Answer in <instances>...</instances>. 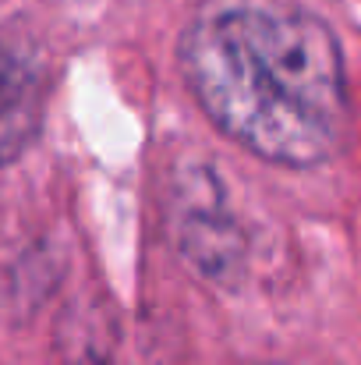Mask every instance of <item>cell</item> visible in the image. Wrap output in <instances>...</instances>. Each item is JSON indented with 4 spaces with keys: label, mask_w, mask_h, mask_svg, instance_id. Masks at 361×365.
<instances>
[{
    "label": "cell",
    "mask_w": 361,
    "mask_h": 365,
    "mask_svg": "<svg viewBox=\"0 0 361 365\" xmlns=\"http://www.w3.org/2000/svg\"><path fill=\"white\" fill-rule=\"evenodd\" d=\"M181 75L231 142L280 167H319L347 138L333 29L287 0H202L177 39Z\"/></svg>",
    "instance_id": "obj_1"
},
{
    "label": "cell",
    "mask_w": 361,
    "mask_h": 365,
    "mask_svg": "<svg viewBox=\"0 0 361 365\" xmlns=\"http://www.w3.org/2000/svg\"><path fill=\"white\" fill-rule=\"evenodd\" d=\"M46 114L43 71L0 43V167L14 163L39 135Z\"/></svg>",
    "instance_id": "obj_2"
}]
</instances>
